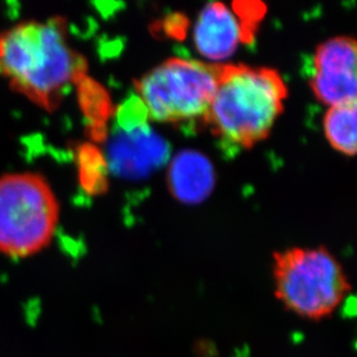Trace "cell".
I'll return each instance as SVG.
<instances>
[{"instance_id": "2", "label": "cell", "mask_w": 357, "mask_h": 357, "mask_svg": "<svg viewBox=\"0 0 357 357\" xmlns=\"http://www.w3.org/2000/svg\"><path fill=\"white\" fill-rule=\"evenodd\" d=\"M286 96V84L272 68L222 65L205 121L223 146L250 149L268 135Z\"/></svg>"}, {"instance_id": "3", "label": "cell", "mask_w": 357, "mask_h": 357, "mask_svg": "<svg viewBox=\"0 0 357 357\" xmlns=\"http://www.w3.org/2000/svg\"><path fill=\"white\" fill-rule=\"evenodd\" d=\"M274 293L303 319L323 320L344 303L351 283L339 260L324 248H294L275 253Z\"/></svg>"}, {"instance_id": "7", "label": "cell", "mask_w": 357, "mask_h": 357, "mask_svg": "<svg viewBox=\"0 0 357 357\" xmlns=\"http://www.w3.org/2000/svg\"><path fill=\"white\" fill-rule=\"evenodd\" d=\"M311 87L320 101L331 105H356V42L334 38L318 47L312 63Z\"/></svg>"}, {"instance_id": "4", "label": "cell", "mask_w": 357, "mask_h": 357, "mask_svg": "<svg viewBox=\"0 0 357 357\" xmlns=\"http://www.w3.org/2000/svg\"><path fill=\"white\" fill-rule=\"evenodd\" d=\"M59 221V205L49 183L35 174L0 177V253L27 258L45 249Z\"/></svg>"}, {"instance_id": "1", "label": "cell", "mask_w": 357, "mask_h": 357, "mask_svg": "<svg viewBox=\"0 0 357 357\" xmlns=\"http://www.w3.org/2000/svg\"><path fill=\"white\" fill-rule=\"evenodd\" d=\"M84 71L82 58L56 21H29L0 35V73L45 108L54 107Z\"/></svg>"}, {"instance_id": "8", "label": "cell", "mask_w": 357, "mask_h": 357, "mask_svg": "<svg viewBox=\"0 0 357 357\" xmlns=\"http://www.w3.org/2000/svg\"><path fill=\"white\" fill-rule=\"evenodd\" d=\"M249 21L241 10H231L222 3H207L193 29V42L199 54L213 61L233 56L239 44L252 38Z\"/></svg>"}, {"instance_id": "5", "label": "cell", "mask_w": 357, "mask_h": 357, "mask_svg": "<svg viewBox=\"0 0 357 357\" xmlns=\"http://www.w3.org/2000/svg\"><path fill=\"white\" fill-rule=\"evenodd\" d=\"M222 65L172 58L137 84L138 98L149 119L162 123L206 121Z\"/></svg>"}, {"instance_id": "9", "label": "cell", "mask_w": 357, "mask_h": 357, "mask_svg": "<svg viewBox=\"0 0 357 357\" xmlns=\"http://www.w3.org/2000/svg\"><path fill=\"white\" fill-rule=\"evenodd\" d=\"M169 188L179 202L199 204L215 185L212 163L202 153L183 151L174 158L168 172Z\"/></svg>"}, {"instance_id": "10", "label": "cell", "mask_w": 357, "mask_h": 357, "mask_svg": "<svg viewBox=\"0 0 357 357\" xmlns=\"http://www.w3.org/2000/svg\"><path fill=\"white\" fill-rule=\"evenodd\" d=\"M356 105L331 107L324 119V128L333 149L344 155L353 156L356 152Z\"/></svg>"}, {"instance_id": "6", "label": "cell", "mask_w": 357, "mask_h": 357, "mask_svg": "<svg viewBox=\"0 0 357 357\" xmlns=\"http://www.w3.org/2000/svg\"><path fill=\"white\" fill-rule=\"evenodd\" d=\"M149 119L138 96H132L119 107L107 144L105 163L121 178H145L168 161V142L153 131Z\"/></svg>"}]
</instances>
